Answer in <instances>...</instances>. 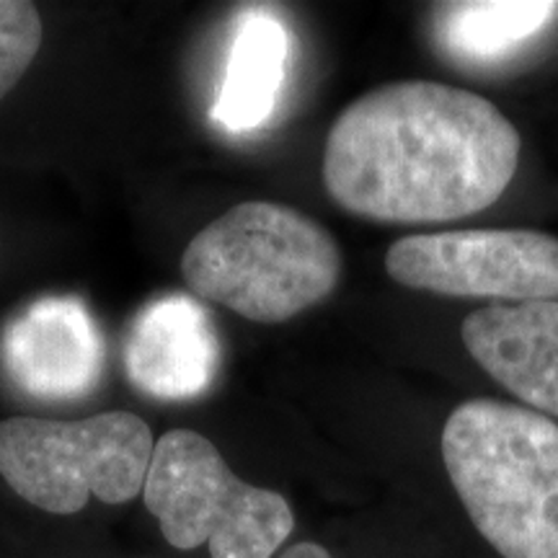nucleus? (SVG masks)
I'll return each mask as SVG.
<instances>
[{"instance_id": "1", "label": "nucleus", "mask_w": 558, "mask_h": 558, "mask_svg": "<svg viewBox=\"0 0 558 558\" xmlns=\"http://www.w3.org/2000/svg\"><path fill=\"white\" fill-rule=\"evenodd\" d=\"M520 132L473 90L396 81L367 90L326 137L324 186L362 220L422 226L484 213L520 166Z\"/></svg>"}, {"instance_id": "2", "label": "nucleus", "mask_w": 558, "mask_h": 558, "mask_svg": "<svg viewBox=\"0 0 558 558\" xmlns=\"http://www.w3.org/2000/svg\"><path fill=\"white\" fill-rule=\"evenodd\" d=\"M442 460L458 499L505 558H558V424L476 399L448 416Z\"/></svg>"}, {"instance_id": "3", "label": "nucleus", "mask_w": 558, "mask_h": 558, "mask_svg": "<svg viewBox=\"0 0 558 558\" xmlns=\"http://www.w3.org/2000/svg\"><path fill=\"white\" fill-rule=\"evenodd\" d=\"M341 267L337 241L318 220L264 199L230 207L181 256L194 295L256 324H282L318 305L339 284Z\"/></svg>"}, {"instance_id": "4", "label": "nucleus", "mask_w": 558, "mask_h": 558, "mask_svg": "<svg viewBox=\"0 0 558 558\" xmlns=\"http://www.w3.org/2000/svg\"><path fill=\"white\" fill-rule=\"evenodd\" d=\"M143 501L173 548L207 543L213 558H271L295 527L282 494L241 481L220 450L192 429L158 439Z\"/></svg>"}, {"instance_id": "5", "label": "nucleus", "mask_w": 558, "mask_h": 558, "mask_svg": "<svg viewBox=\"0 0 558 558\" xmlns=\"http://www.w3.org/2000/svg\"><path fill=\"white\" fill-rule=\"evenodd\" d=\"M156 439L130 411L81 422L13 416L0 422V476L21 499L52 514H75L96 497L124 505L143 492Z\"/></svg>"}, {"instance_id": "6", "label": "nucleus", "mask_w": 558, "mask_h": 558, "mask_svg": "<svg viewBox=\"0 0 558 558\" xmlns=\"http://www.w3.org/2000/svg\"><path fill=\"white\" fill-rule=\"evenodd\" d=\"M403 288L445 298L558 300V239L541 230H450L407 235L386 254Z\"/></svg>"}, {"instance_id": "7", "label": "nucleus", "mask_w": 558, "mask_h": 558, "mask_svg": "<svg viewBox=\"0 0 558 558\" xmlns=\"http://www.w3.org/2000/svg\"><path fill=\"white\" fill-rule=\"evenodd\" d=\"M0 360L9 378L34 399H81L101 380L104 337L83 300L39 298L3 329Z\"/></svg>"}, {"instance_id": "8", "label": "nucleus", "mask_w": 558, "mask_h": 558, "mask_svg": "<svg viewBox=\"0 0 558 558\" xmlns=\"http://www.w3.org/2000/svg\"><path fill=\"white\" fill-rule=\"evenodd\" d=\"M213 316L190 295L156 298L137 313L124 344V367L140 393L190 401L213 386L220 367Z\"/></svg>"}, {"instance_id": "9", "label": "nucleus", "mask_w": 558, "mask_h": 558, "mask_svg": "<svg viewBox=\"0 0 558 558\" xmlns=\"http://www.w3.org/2000/svg\"><path fill=\"white\" fill-rule=\"evenodd\" d=\"M460 339L509 393L558 418V300L473 311L460 326Z\"/></svg>"}, {"instance_id": "10", "label": "nucleus", "mask_w": 558, "mask_h": 558, "mask_svg": "<svg viewBox=\"0 0 558 558\" xmlns=\"http://www.w3.org/2000/svg\"><path fill=\"white\" fill-rule=\"evenodd\" d=\"M290 62V32L264 9L239 16L213 120L228 132L259 130L282 94Z\"/></svg>"}, {"instance_id": "11", "label": "nucleus", "mask_w": 558, "mask_h": 558, "mask_svg": "<svg viewBox=\"0 0 558 558\" xmlns=\"http://www.w3.org/2000/svg\"><path fill=\"white\" fill-rule=\"evenodd\" d=\"M556 9V3L535 0L445 5L437 26L439 41L460 60H497L535 37Z\"/></svg>"}, {"instance_id": "12", "label": "nucleus", "mask_w": 558, "mask_h": 558, "mask_svg": "<svg viewBox=\"0 0 558 558\" xmlns=\"http://www.w3.org/2000/svg\"><path fill=\"white\" fill-rule=\"evenodd\" d=\"M41 47V16L26 0H0V99L24 78Z\"/></svg>"}, {"instance_id": "13", "label": "nucleus", "mask_w": 558, "mask_h": 558, "mask_svg": "<svg viewBox=\"0 0 558 558\" xmlns=\"http://www.w3.org/2000/svg\"><path fill=\"white\" fill-rule=\"evenodd\" d=\"M279 558H331V554L318 543H295V546L282 550Z\"/></svg>"}]
</instances>
